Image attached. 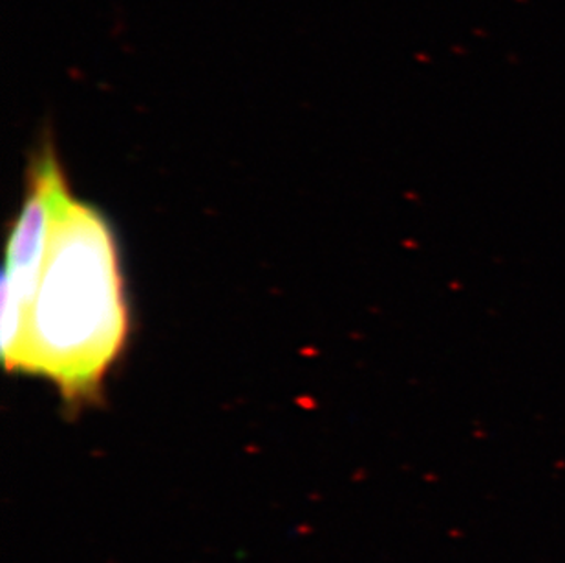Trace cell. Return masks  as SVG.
<instances>
[{"label":"cell","mask_w":565,"mask_h":563,"mask_svg":"<svg viewBox=\"0 0 565 563\" xmlns=\"http://www.w3.org/2000/svg\"><path fill=\"white\" fill-rule=\"evenodd\" d=\"M72 196L74 194L70 191L54 147L44 141L43 149L33 158L21 213L11 227L2 277V293H8L21 304L28 315V326L55 225Z\"/></svg>","instance_id":"cell-2"},{"label":"cell","mask_w":565,"mask_h":563,"mask_svg":"<svg viewBox=\"0 0 565 563\" xmlns=\"http://www.w3.org/2000/svg\"><path fill=\"white\" fill-rule=\"evenodd\" d=\"M130 319L113 227L70 198L55 225L30 309L22 372L41 375L66 403H88L127 344Z\"/></svg>","instance_id":"cell-1"}]
</instances>
